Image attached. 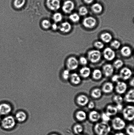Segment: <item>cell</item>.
Listing matches in <instances>:
<instances>
[{"mask_svg": "<svg viewBox=\"0 0 134 135\" xmlns=\"http://www.w3.org/2000/svg\"><path fill=\"white\" fill-rule=\"evenodd\" d=\"M111 128L108 123L99 122L94 125V131L97 135H107L111 132Z\"/></svg>", "mask_w": 134, "mask_h": 135, "instance_id": "6da1fadb", "label": "cell"}, {"mask_svg": "<svg viewBox=\"0 0 134 135\" xmlns=\"http://www.w3.org/2000/svg\"><path fill=\"white\" fill-rule=\"evenodd\" d=\"M17 122L14 116L9 115L4 116L2 119L0 124L3 129L10 130L15 127Z\"/></svg>", "mask_w": 134, "mask_h": 135, "instance_id": "7a4b0ae2", "label": "cell"}, {"mask_svg": "<svg viewBox=\"0 0 134 135\" xmlns=\"http://www.w3.org/2000/svg\"><path fill=\"white\" fill-rule=\"evenodd\" d=\"M111 128L114 130L121 131L126 127L125 120L119 116H115L111 120Z\"/></svg>", "mask_w": 134, "mask_h": 135, "instance_id": "3957f363", "label": "cell"}, {"mask_svg": "<svg viewBox=\"0 0 134 135\" xmlns=\"http://www.w3.org/2000/svg\"><path fill=\"white\" fill-rule=\"evenodd\" d=\"M123 118L128 121L134 120V106L128 105L124 107L122 111Z\"/></svg>", "mask_w": 134, "mask_h": 135, "instance_id": "277c9868", "label": "cell"}, {"mask_svg": "<svg viewBox=\"0 0 134 135\" xmlns=\"http://www.w3.org/2000/svg\"><path fill=\"white\" fill-rule=\"evenodd\" d=\"M87 59L90 62L96 64L100 61L102 57V54L98 50H92L89 51L87 54Z\"/></svg>", "mask_w": 134, "mask_h": 135, "instance_id": "5b68a950", "label": "cell"}, {"mask_svg": "<svg viewBox=\"0 0 134 135\" xmlns=\"http://www.w3.org/2000/svg\"><path fill=\"white\" fill-rule=\"evenodd\" d=\"M128 89V85L125 82L120 80L116 83L115 86V90L118 94L122 95L125 94Z\"/></svg>", "mask_w": 134, "mask_h": 135, "instance_id": "8992f818", "label": "cell"}, {"mask_svg": "<svg viewBox=\"0 0 134 135\" xmlns=\"http://www.w3.org/2000/svg\"><path fill=\"white\" fill-rule=\"evenodd\" d=\"M79 65V63L78 60L74 57H70L68 58L67 60V69L70 71L77 70L78 68Z\"/></svg>", "mask_w": 134, "mask_h": 135, "instance_id": "52a82bcc", "label": "cell"}, {"mask_svg": "<svg viewBox=\"0 0 134 135\" xmlns=\"http://www.w3.org/2000/svg\"><path fill=\"white\" fill-rule=\"evenodd\" d=\"M90 101L89 97L84 94H81L77 95L76 98V104L78 106L84 107L87 106Z\"/></svg>", "mask_w": 134, "mask_h": 135, "instance_id": "ba28073f", "label": "cell"}, {"mask_svg": "<svg viewBox=\"0 0 134 135\" xmlns=\"http://www.w3.org/2000/svg\"><path fill=\"white\" fill-rule=\"evenodd\" d=\"M119 75L120 79L125 81L131 79L132 75V71L129 68L123 67L120 69Z\"/></svg>", "mask_w": 134, "mask_h": 135, "instance_id": "9c48e42d", "label": "cell"}, {"mask_svg": "<svg viewBox=\"0 0 134 135\" xmlns=\"http://www.w3.org/2000/svg\"><path fill=\"white\" fill-rule=\"evenodd\" d=\"M97 23L96 19L92 16L86 17L82 21V25L84 27L88 29L94 28L96 26Z\"/></svg>", "mask_w": 134, "mask_h": 135, "instance_id": "30bf717a", "label": "cell"}, {"mask_svg": "<svg viewBox=\"0 0 134 135\" xmlns=\"http://www.w3.org/2000/svg\"><path fill=\"white\" fill-rule=\"evenodd\" d=\"M12 105L8 103L3 102L0 104V115L6 116L10 114L12 111Z\"/></svg>", "mask_w": 134, "mask_h": 135, "instance_id": "8fae6325", "label": "cell"}, {"mask_svg": "<svg viewBox=\"0 0 134 135\" xmlns=\"http://www.w3.org/2000/svg\"><path fill=\"white\" fill-rule=\"evenodd\" d=\"M103 55L104 59L108 61L113 60L116 56L115 51L112 48L110 47H107L104 49Z\"/></svg>", "mask_w": 134, "mask_h": 135, "instance_id": "7c38bea8", "label": "cell"}, {"mask_svg": "<svg viewBox=\"0 0 134 135\" xmlns=\"http://www.w3.org/2000/svg\"><path fill=\"white\" fill-rule=\"evenodd\" d=\"M101 113L95 110L90 111L88 114V118L90 122L96 123L99 122L101 119Z\"/></svg>", "mask_w": 134, "mask_h": 135, "instance_id": "4fadbf2b", "label": "cell"}, {"mask_svg": "<svg viewBox=\"0 0 134 135\" xmlns=\"http://www.w3.org/2000/svg\"><path fill=\"white\" fill-rule=\"evenodd\" d=\"M115 69L112 65L107 63L103 66L102 71L104 76L106 78H111L114 74Z\"/></svg>", "mask_w": 134, "mask_h": 135, "instance_id": "5bb4252c", "label": "cell"}, {"mask_svg": "<svg viewBox=\"0 0 134 135\" xmlns=\"http://www.w3.org/2000/svg\"><path fill=\"white\" fill-rule=\"evenodd\" d=\"M103 93L110 94L115 90V85L111 81H106L103 83L101 88Z\"/></svg>", "mask_w": 134, "mask_h": 135, "instance_id": "9a60e30c", "label": "cell"}, {"mask_svg": "<svg viewBox=\"0 0 134 135\" xmlns=\"http://www.w3.org/2000/svg\"><path fill=\"white\" fill-rule=\"evenodd\" d=\"M75 8L74 2L71 0H67L64 2L63 5V12L66 14H69L73 12Z\"/></svg>", "mask_w": 134, "mask_h": 135, "instance_id": "2e32d148", "label": "cell"}, {"mask_svg": "<svg viewBox=\"0 0 134 135\" xmlns=\"http://www.w3.org/2000/svg\"><path fill=\"white\" fill-rule=\"evenodd\" d=\"M74 117L76 120L79 122H83L88 118V114L85 111L83 110H78L74 114Z\"/></svg>", "mask_w": 134, "mask_h": 135, "instance_id": "e0dca14e", "label": "cell"}, {"mask_svg": "<svg viewBox=\"0 0 134 135\" xmlns=\"http://www.w3.org/2000/svg\"><path fill=\"white\" fill-rule=\"evenodd\" d=\"M69 80L73 85L77 86L79 85L82 83V78L79 74L77 73H73L71 74Z\"/></svg>", "mask_w": 134, "mask_h": 135, "instance_id": "ac0fdd59", "label": "cell"}, {"mask_svg": "<svg viewBox=\"0 0 134 135\" xmlns=\"http://www.w3.org/2000/svg\"><path fill=\"white\" fill-rule=\"evenodd\" d=\"M47 6L50 10L56 11L60 7V0H47Z\"/></svg>", "mask_w": 134, "mask_h": 135, "instance_id": "d6986e66", "label": "cell"}, {"mask_svg": "<svg viewBox=\"0 0 134 135\" xmlns=\"http://www.w3.org/2000/svg\"><path fill=\"white\" fill-rule=\"evenodd\" d=\"M92 71L90 67L84 66L80 69L79 74L82 79H87L91 76Z\"/></svg>", "mask_w": 134, "mask_h": 135, "instance_id": "ffe728a7", "label": "cell"}, {"mask_svg": "<svg viewBox=\"0 0 134 135\" xmlns=\"http://www.w3.org/2000/svg\"><path fill=\"white\" fill-rule=\"evenodd\" d=\"M105 112L111 116H115L119 112L117 109L116 106L112 104H109L106 106Z\"/></svg>", "mask_w": 134, "mask_h": 135, "instance_id": "44dd1931", "label": "cell"}, {"mask_svg": "<svg viewBox=\"0 0 134 135\" xmlns=\"http://www.w3.org/2000/svg\"><path fill=\"white\" fill-rule=\"evenodd\" d=\"M103 93L101 89L99 87H95L90 91V96L94 100H98L102 97Z\"/></svg>", "mask_w": 134, "mask_h": 135, "instance_id": "7402d4cb", "label": "cell"}, {"mask_svg": "<svg viewBox=\"0 0 134 135\" xmlns=\"http://www.w3.org/2000/svg\"><path fill=\"white\" fill-rule=\"evenodd\" d=\"M14 117L17 122L22 123L26 121L28 116L27 114L24 111L20 110L16 112Z\"/></svg>", "mask_w": 134, "mask_h": 135, "instance_id": "603a6c76", "label": "cell"}, {"mask_svg": "<svg viewBox=\"0 0 134 135\" xmlns=\"http://www.w3.org/2000/svg\"><path fill=\"white\" fill-rule=\"evenodd\" d=\"M124 99L126 102L134 104V88L131 89L126 92Z\"/></svg>", "mask_w": 134, "mask_h": 135, "instance_id": "cb8c5ba5", "label": "cell"}, {"mask_svg": "<svg viewBox=\"0 0 134 135\" xmlns=\"http://www.w3.org/2000/svg\"><path fill=\"white\" fill-rule=\"evenodd\" d=\"M91 76L93 80L98 81L102 79L103 75L102 70L99 69H95L92 71Z\"/></svg>", "mask_w": 134, "mask_h": 135, "instance_id": "d4e9b609", "label": "cell"}, {"mask_svg": "<svg viewBox=\"0 0 134 135\" xmlns=\"http://www.w3.org/2000/svg\"><path fill=\"white\" fill-rule=\"evenodd\" d=\"M58 28L61 32L68 33L72 30V26L69 22H63L59 26Z\"/></svg>", "mask_w": 134, "mask_h": 135, "instance_id": "484cf974", "label": "cell"}, {"mask_svg": "<svg viewBox=\"0 0 134 135\" xmlns=\"http://www.w3.org/2000/svg\"><path fill=\"white\" fill-rule=\"evenodd\" d=\"M100 38L103 43H108L112 41L113 37L110 33L105 32L101 34Z\"/></svg>", "mask_w": 134, "mask_h": 135, "instance_id": "4316f807", "label": "cell"}, {"mask_svg": "<svg viewBox=\"0 0 134 135\" xmlns=\"http://www.w3.org/2000/svg\"><path fill=\"white\" fill-rule=\"evenodd\" d=\"M120 53L122 56L124 57H129L132 55V49L129 46H123L121 49Z\"/></svg>", "mask_w": 134, "mask_h": 135, "instance_id": "83f0119b", "label": "cell"}, {"mask_svg": "<svg viewBox=\"0 0 134 135\" xmlns=\"http://www.w3.org/2000/svg\"><path fill=\"white\" fill-rule=\"evenodd\" d=\"M84 130V128L83 126L79 123L75 124L73 127V133L77 135L82 134Z\"/></svg>", "mask_w": 134, "mask_h": 135, "instance_id": "f1b7e54d", "label": "cell"}, {"mask_svg": "<svg viewBox=\"0 0 134 135\" xmlns=\"http://www.w3.org/2000/svg\"><path fill=\"white\" fill-rule=\"evenodd\" d=\"M91 10L94 14H100L103 11V7L101 4L98 3H96L92 5Z\"/></svg>", "mask_w": 134, "mask_h": 135, "instance_id": "f546056e", "label": "cell"}, {"mask_svg": "<svg viewBox=\"0 0 134 135\" xmlns=\"http://www.w3.org/2000/svg\"><path fill=\"white\" fill-rule=\"evenodd\" d=\"M71 75L70 71L67 69H65L62 71L61 78L64 81H67L69 80Z\"/></svg>", "mask_w": 134, "mask_h": 135, "instance_id": "4dcf8cb0", "label": "cell"}, {"mask_svg": "<svg viewBox=\"0 0 134 135\" xmlns=\"http://www.w3.org/2000/svg\"><path fill=\"white\" fill-rule=\"evenodd\" d=\"M112 100L116 104H123V102L124 101V97L121 95L116 94L113 97Z\"/></svg>", "mask_w": 134, "mask_h": 135, "instance_id": "1f68e13d", "label": "cell"}, {"mask_svg": "<svg viewBox=\"0 0 134 135\" xmlns=\"http://www.w3.org/2000/svg\"><path fill=\"white\" fill-rule=\"evenodd\" d=\"M69 20L73 23H77L81 19L80 16L77 13H72L69 17Z\"/></svg>", "mask_w": 134, "mask_h": 135, "instance_id": "d6a6232c", "label": "cell"}, {"mask_svg": "<svg viewBox=\"0 0 134 135\" xmlns=\"http://www.w3.org/2000/svg\"><path fill=\"white\" fill-rule=\"evenodd\" d=\"M124 65V63L122 60L117 59L114 62L112 65L115 69L119 70L122 68Z\"/></svg>", "mask_w": 134, "mask_h": 135, "instance_id": "836d02e7", "label": "cell"}, {"mask_svg": "<svg viewBox=\"0 0 134 135\" xmlns=\"http://www.w3.org/2000/svg\"><path fill=\"white\" fill-rule=\"evenodd\" d=\"M26 1V0H14V6L17 8H20L24 5Z\"/></svg>", "mask_w": 134, "mask_h": 135, "instance_id": "e575fe53", "label": "cell"}, {"mask_svg": "<svg viewBox=\"0 0 134 135\" xmlns=\"http://www.w3.org/2000/svg\"><path fill=\"white\" fill-rule=\"evenodd\" d=\"M101 119L102 121L106 123H109L111 120V116L109 115L105 112L101 113Z\"/></svg>", "mask_w": 134, "mask_h": 135, "instance_id": "d590c367", "label": "cell"}, {"mask_svg": "<svg viewBox=\"0 0 134 135\" xmlns=\"http://www.w3.org/2000/svg\"><path fill=\"white\" fill-rule=\"evenodd\" d=\"M126 132L127 135H134V125L130 124L126 127Z\"/></svg>", "mask_w": 134, "mask_h": 135, "instance_id": "8d00e7d4", "label": "cell"}, {"mask_svg": "<svg viewBox=\"0 0 134 135\" xmlns=\"http://www.w3.org/2000/svg\"><path fill=\"white\" fill-rule=\"evenodd\" d=\"M78 13L80 16H84L87 15L88 13V10L85 7L81 6L79 9Z\"/></svg>", "mask_w": 134, "mask_h": 135, "instance_id": "74e56055", "label": "cell"}, {"mask_svg": "<svg viewBox=\"0 0 134 135\" xmlns=\"http://www.w3.org/2000/svg\"><path fill=\"white\" fill-rule=\"evenodd\" d=\"M94 46L97 50H100L102 49L104 47V44L102 41H97L94 42Z\"/></svg>", "mask_w": 134, "mask_h": 135, "instance_id": "f35d334b", "label": "cell"}, {"mask_svg": "<svg viewBox=\"0 0 134 135\" xmlns=\"http://www.w3.org/2000/svg\"><path fill=\"white\" fill-rule=\"evenodd\" d=\"M52 18L55 22H59L62 20L63 16L60 13H56L53 15Z\"/></svg>", "mask_w": 134, "mask_h": 135, "instance_id": "ab89813d", "label": "cell"}, {"mask_svg": "<svg viewBox=\"0 0 134 135\" xmlns=\"http://www.w3.org/2000/svg\"><path fill=\"white\" fill-rule=\"evenodd\" d=\"M111 46L112 48L117 50L120 47L121 43L119 41L115 40L111 42Z\"/></svg>", "mask_w": 134, "mask_h": 135, "instance_id": "60d3db41", "label": "cell"}, {"mask_svg": "<svg viewBox=\"0 0 134 135\" xmlns=\"http://www.w3.org/2000/svg\"><path fill=\"white\" fill-rule=\"evenodd\" d=\"M78 61L79 64H81V65L83 66H86L88 64V60L87 58L83 56L81 57Z\"/></svg>", "mask_w": 134, "mask_h": 135, "instance_id": "b9f144b4", "label": "cell"}, {"mask_svg": "<svg viewBox=\"0 0 134 135\" xmlns=\"http://www.w3.org/2000/svg\"><path fill=\"white\" fill-rule=\"evenodd\" d=\"M42 27L45 29H48L50 27L52 26L51 22L48 20H45L43 21L42 22Z\"/></svg>", "mask_w": 134, "mask_h": 135, "instance_id": "7bdbcfd3", "label": "cell"}, {"mask_svg": "<svg viewBox=\"0 0 134 135\" xmlns=\"http://www.w3.org/2000/svg\"><path fill=\"white\" fill-rule=\"evenodd\" d=\"M111 78V82L113 83H116L121 79L119 74H114Z\"/></svg>", "mask_w": 134, "mask_h": 135, "instance_id": "ee69618b", "label": "cell"}, {"mask_svg": "<svg viewBox=\"0 0 134 135\" xmlns=\"http://www.w3.org/2000/svg\"><path fill=\"white\" fill-rule=\"evenodd\" d=\"M95 103L94 101L92 100H90L87 104V106L89 109L90 110H94L95 107Z\"/></svg>", "mask_w": 134, "mask_h": 135, "instance_id": "f6af8a7d", "label": "cell"}, {"mask_svg": "<svg viewBox=\"0 0 134 135\" xmlns=\"http://www.w3.org/2000/svg\"><path fill=\"white\" fill-rule=\"evenodd\" d=\"M115 106L119 112L120 111L122 112L124 108L122 104H116Z\"/></svg>", "mask_w": 134, "mask_h": 135, "instance_id": "bcb514c9", "label": "cell"}, {"mask_svg": "<svg viewBox=\"0 0 134 135\" xmlns=\"http://www.w3.org/2000/svg\"><path fill=\"white\" fill-rule=\"evenodd\" d=\"M129 85L134 88V76L131 78L129 83Z\"/></svg>", "mask_w": 134, "mask_h": 135, "instance_id": "7dc6e473", "label": "cell"}, {"mask_svg": "<svg viewBox=\"0 0 134 135\" xmlns=\"http://www.w3.org/2000/svg\"><path fill=\"white\" fill-rule=\"evenodd\" d=\"M51 26H52V30H57L58 27L57 24L55 23L53 24Z\"/></svg>", "mask_w": 134, "mask_h": 135, "instance_id": "c3c4849f", "label": "cell"}, {"mask_svg": "<svg viewBox=\"0 0 134 135\" xmlns=\"http://www.w3.org/2000/svg\"><path fill=\"white\" fill-rule=\"evenodd\" d=\"M114 135H126V134L123 132L118 131L115 133Z\"/></svg>", "mask_w": 134, "mask_h": 135, "instance_id": "681fc988", "label": "cell"}, {"mask_svg": "<svg viewBox=\"0 0 134 135\" xmlns=\"http://www.w3.org/2000/svg\"><path fill=\"white\" fill-rule=\"evenodd\" d=\"M85 3L87 4H90L94 2V0H84Z\"/></svg>", "mask_w": 134, "mask_h": 135, "instance_id": "f907efd6", "label": "cell"}, {"mask_svg": "<svg viewBox=\"0 0 134 135\" xmlns=\"http://www.w3.org/2000/svg\"><path fill=\"white\" fill-rule=\"evenodd\" d=\"M2 118H1V116L0 115V124H1V120H2Z\"/></svg>", "mask_w": 134, "mask_h": 135, "instance_id": "816d5d0a", "label": "cell"}, {"mask_svg": "<svg viewBox=\"0 0 134 135\" xmlns=\"http://www.w3.org/2000/svg\"><path fill=\"white\" fill-rule=\"evenodd\" d=\"M51 135H57V134H51Z\"/></svg>", "mask_w": 134, "mask_h": 135, "instance_id": "f5cc1de1", "label": "cell"}, {"mask_svg": "<svg viewBox=\"0 0 134 135\" xmlns=\"http://www.w3.org/2000/svg\"><path fill=\"white\" fill-rule=\"evenodd\" d=\"M78 135H86L82 134H82H80Z\"/></svg>", "mask_w": 134, "mask_h": 135, "instance_id": "db71d44e", "label": "cell"}, {"mask_svg": "<svg viewBox=\"0 0 134 135\" xmlns=\"http://www.w3.org/2000/svg\"><path fill=\"white\" fill-rule=\"evenodd\" d=\"M107 135H110L109 134Z\"/></svg>", "mask_w": 134, "mask_h": 135, "instance_id": "11a10c76", "label": "cell"}]
</instances>
